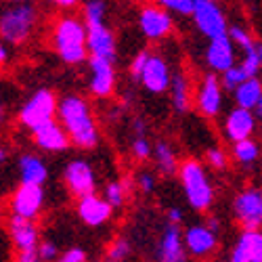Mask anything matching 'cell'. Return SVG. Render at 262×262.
<instances>
[{"instance_id": "1", "label": "cell", "mask_w": 262, "mask_h": 262, "mask_svg": "<svg viewBox=\"0 0 262 262\" xmlns=\"http://www.w3.org/2000/svg\"><path fill=\"white\" fill-rule=\"evenodd\" d=\"M57 116L68 130L72 145L80 149H95L99 145V128L91 105L78 95H68L59 101Z\"/></svg>"}, {"instance_id": "2", "label": "cell", "mask_w": 262, "mask_h": 262, "mask_svg": "<svg viewBox=\"0 0 262 262\" xmlns=\"http://www.w3.org/2000/svg\"><path fill=\"white\" fill-rule=\"evenodd\" d=\"M86 24L76 17H61L53 30V47L59 53L61 61L68 65H80L89 61V47H86Z\"/></svg>"}, {"instance_id": "3", "label": "cell", "mask_w": 262, "mask_h": 262, "mask_svg": "<svg viewBox=\"0 0 262 262\" xmlns=\"http://www.w3.org/2000/svg\"><path fill=\"white\" fill-rule=\"evenodd\" d=\"M179 179L185 191L187 204L195 210V212H206L212 208L214 204V187L212 181L208 177L206 168L202 166V162L198 160H185L179 168Z\"/></svg>"}, {"instance_id": "4", "label": "cell", "mask_w": 262, "mask_h": 262, "mask_svg": "<svg viewBox=\"0 0 262 262\" xmlns=\"http://www.w3.org/2000/svg\"><path fill=\"white\" fill-rule=\"evenodd\" d=\"M38 24V13L30 3H17L0 13V38L11 47H24Z\"/></svg>"}, {"instance_id": "5", "label": "cell", "mask_w": 262, "mask_h": 262, "mask_svg": "<svg viewBox=\"0 0 262 262\" xmlns=\"http://www.w3.org/2000/svg\"><path fill=\"white\" fill-rule=\"evenodd\" d=\"M57 107H59V101L53 95V91L40 89L24 105H21V109H19V124L26 126L28 130H36L38 126L55 120Z\"/></svg>"}, {"instance_id": "6", "label": "cell", "mask_w": 262, "mask_h": 262, "mask_svg": "<svg viewBox=\"0 0 262 262\" xmlns=\"http://www.w3.org/2000/svg\"><path fill=\"white\" fill-rule=\"evenodd\" d=\"M193 21L198 30L208 38H221L229 34V26H227V19L218 7L216 0H195V7H193Z\"/></svg>"}, {"instance_id": "7", "label": "cell", "mask_w": 262, "mask_h": 262, "mask_svg": "<svg viewBox=\"0 0 262 262\" xmlns=\"http://www.w3.org/2000/svg\"><path fill=\"white\" fill-rule=\"evenodd\" d=\"M233 214L244 229H262V191L256 187L237 193Z\"/></svg>"}, {"instance_id": "8", "label": "cell", "mask_w": 262, "mask_h": 262, "mask_svg": "<svg viewBox=\"0 0 262 262\" xmlns=\"http://www.w3.org/2000/svg\"><path fill=\"white\" fill-rule=\"evenodd\" d=\"M63 181L74 198H84V195L95 193V189H97L95 170L86 160H72L65 166Z\"/></svg>"}, {"instance_id": "9", "label": "cell", "mask_w": 262, "mask_h": 262, "mask_svg": "<svg viewBox=\"0 0 262 262\" xmlns=\"http://www.w3.org/2000/svg\"><path fill=\"white\" fill-rule=\"evenodd\" d=\"M42 206H45V189H42V185L21 183L11 198L13 214L24 216V218H32V221H36L40 216Z\"/></svg>"}, {"instance_id": "10", "label": "cell", "mask_w": 262, "mask_h": 262, "mask_svg": "<svg viewBox=\"0 0 262 262\" xmlns=\"http://www.w3.org/2000/svg\"><path fill=\"white\" fill-rule=\"evenodd\" d=\"M195 105L204 118H216L223 107V82L214 72L206 74L195 93Z\"/></svg>"}, {"instance_id": "11", "label": "cell", "mask_w": 262, "mask_h": 262, "mask_svg": "<svg viewBox=\"0 0 262 262\" xmlns=\"http://www.w3.org/2000/svg\"><path fill=\"white\" fill-rule=\"evenodd\" d=\"M139 28L149 40H162L172 32V17L162 5H147L141 9Z\"/></svg>"}, {"instance_id": "12", "label": "cell", "mask_w": 262, "mask_h": 262, "mask_svg": "<svg viewBox=\"0 0 262 262\" xmlns=\"http://www.w3.org/2000/svg\"><path fill=\"white\" fill-rule=\"evenodd\" d=\"M89 70H91V82L89 89L97 99H107L112 97L116 89V70H114V61H107L101 57L89 59Z\"/></svg>"}, {"instance_id": "13", "label": "cell", "mask_w": 262, "mask_h": 262, "mask_svg": "<svg viewBox=\"0 0 262 262\" xmlns=\"http://www.w3.org/2000/svg\"><path fill=\"white\" fill-rule=\"evenodd\" d=\"M32 135H34L36 147L47 151V154H61V151L72 147V139L68 135V130L57 120H51L47 124L38 126L36 130H32Z\"/></svg>"}, {"instance_id": "14", "label": "cell", "mask_w": 262, "mask_h": 262, "mask_svg": "<svg viewBox=\"0 0 262 262\" xmlns=\"http://www.w3.org/2000/svg\"><path fill=\"white\" fill-rule=\"evenodd\" d=\"M256 114L252 109L246 107H239L235 105V109L227 114L225 124H223V133L231 143L237 141H244V139H252L256 133Z\"/></svg>"}, {"instance_id": "15", "label": "cell", "mask_w": 262, "mask_h": 262, "mask_svg": "<svg viewBox=\"0 0 262 262\" xmlns=\"http://www.w3.org/2000/svg\"><path fill=\"white\" fill-rule=\"evenodd\" d=\"M76 212L86 227H101L112 218L114 206L105 198H101V195L91 193V195H84V198H78Z\"/></svg>"}, {"instance_id": "16", "label": "cell", "mask_w": 262, "mask_h": 262, "mask_svg": "<svg viewBox=\"0 0 262 262\" xmlns=\"http://www.w3.org/2000/svg\"><path fill=\"white\" fill-rule=\"evenodd\" d=\"M187 248L179 225L168 223L156 250V262H187Z\"/></svg>"}, {"instance_id": "17", "label": "cell", "mask_w": 262, "mask_h": 262, "mask_svg": "<svg viewBox=\"0 0 262 262\" xmlns=\"http://www.w3.org/2000/svg\"><path fill=\"white\" fill-rule=\"evenodd\" d=\"M170 80H172V74H170L166 59L162 55H149L143 76H141V84L149 93L162 95L170 89Z\"/></svg>"}, {"instance_id": "18", "label": "cell", "mask_w": 262, "mask_h": 262, "mask_svg": "<svg viewBox=\"0 0 262 262\" xmlns=\"http://www.w3.org/2000/svg\"><path fill=\"white\" fill-rule=\"evenodd\" d=\"M183 239L187 252L195 258L210 256L218 246L216 231H212L208 225H191L189 229L183 231Z\"/></svg>"}, {"instance_id": "19", "label": "cell", "mask_w": 262, "mask_h": 262, "mask_svg": "<svg viewBox=\"0 0 262 262\" xmlns=\"http://www.w3.org/2000/svg\"><path fill=\"white\" fill-rule=\"evenodd\" d=\"M262 258V233L260 229H244L231 250L229 262H258Z\"/></svg>"}, {"instance_id": "20", "label": "cell", "mask_w": 262, "mask_h": 262, "mask_svg": "<svg viewBox=\"0 0 262 262\" xmlns=\"http://www.w3.org/2000/svg\"><path fill=\"white\" fill-rule=\"evenodd\" d=\"M206 63L214 74H223L225 70L235 65V45L229 38V34L210 40L206 49Z\"/></svg>"}, {"instance_id": "21", "label": "cell", "mask_w": 262, "mask_h": 262, "mask_svg": "<svg viewBox=\"0 0 262 262\" xmlns=\"http://www.w3.org/2000/svg\"><path fill=\"white\" fill-rule=\"evenodd\" d=\"M89 36H86V47L93 57H101L107 61H116L118 57V49H116V38L105 24L103 26H93L86 28Z\"/></svg>"}, {"instance_id": "22", "label": "cell", "mask_w": 262, "mask_h": 262, "mask_svg": "<svg viewBox=\"0 0 262 262\" xmlns=\"http://www.w3.org/2000/svg\"><path fill=\"white\" fill-rule=\"evenodd\" d=\"M9 231H11V239H13V246L17 252L36 250L40 244L38 229H36L32 218H24V216L13 214L11 221H9Z\"/></svg>"}, {"instance_id": "23", "label": "cell", "mask_w": 262, "mask_h": 262, "mask_svg": "<svg viewBox=\"0 0 262 262\" xmlns=\"http://www.w3.org/2000/svg\"><path fill=\"white\" fill-rule=\"evenodd\" d=\"M19 179L21 183H34V185H45L49 179V168L40 156L24 154L19 158Z\"/></svg>"}, {"instance_id": "24", "label": "cell", "mask_w": 262, "mask_h": 262, "mask_svg": "<svg viewBox=\"0 0 262 262\" xmlns=\"http://www.w3.org/2000/svg\"><path fill=\"white\" fill-rule=\"evenodd\" d=\"M170 101L174 112L187 114L191 107V82L183 72H177L170 80Z\"/></svg>"}, {"instance_id": "25", "label": "cell", "mask_w": 262, "mask_h": 262, "mask_svg": "<svg viewBox=\"0 0 262 262\" xmlns=\"http://www.w3.org/2000/svg\"><path fill=\"white\" fill-rule=\"evenodd\" d=\"M260 97H262V80H260L258 76H254V78H246V80L233 91V99H235V103H237L239 107L252 109V112H254V107L258 105Z\"/></svg>"}, {"instance_id": "26", "label": "cell", "mask_w": 262, "mask_h": 262, "mask_svg": "<svg viewBox=\"0 0 262 262\" xmlns=\"http://www.w3.org/2000/svg\"><path fill=\"white\" fill-rule=\"evenodd\" d=\"M154 160L158 164V168L166 174V177H170V174L174 172H179V158H177V151L172 149L170 143L166 141H158L154 145Z\"/></svg>"}, {"instance_id": "27", "label": "cell", "mask_w": 262, "mask_h": 262, "mask_svg": "<svg viewBox=\"0 0 262 262\" xmlns=\"http://www.w3.org/2000/svg\"><path fill=\"white\" fill-rule=\"evenodd\" d=\"M260 154H262V147L254 139H244V141L233 143V160L239 166H252V164H256Z\"/></svg>"}, {"instance_id": "28", "label": "cell", "mask_w": 262, "mask_h": 262, "mask_svg": "<svg viewBox=\"0 0 262 262\" xmlns=\"http://www.w3.org/2000/svg\"><path fill=\"white\" fill-rule=\"evenodd\" d=\"M105 15H107L105 0H89V3L84 5V24H86V28L103 26Z\"/></svg>"}, {"instance_id": "29", "label": "cell", "mask_w": 262, "mask_h": 262, "mask_svg": "<svg viewBox=\"0 0 262 262\" xmlns=\"http://www.w3.org/2000/svg\"><path fill=\"white\" fill-rule=\"evenodd\" d=\"M103 198L109 204H112L114 208H122L124 202H126V198H128V185L124 181H112V183H107Z\"/></svg>"}, {"instance_id": "30", "label": "cell", "mask_w": 262, "mask_h": 262, "mask_svg": "<svg viewBox=\"0 0 262 262\" xmlns=\"http://www.w3.org/2000/svg\"><path fill=\"white\" fill-rule=\"evenodd\" d=\"M248 76H246V72L242 70V65H233V68H229V70H225L223 74H221V82H223V89L225 91H235L239 84H242L244 80H246Z\"/></svg>"}, {"instance_id": "31", "label": "cell", "mask_w": 262, "mask_h": 262, "mask_svg": "<svg viewBox=\"0 0 262 262\" xmlns=\"http://www.w3.org/2000/svg\"><path fill=\"white\" fill-rule=\"evenodd\" d=\"M242 70L246 72L248 78H254L258 76V72L262 70V63H260V53H258V45L250 51H244V59H242Z\"/></svg>"}, {"instance_id": "32", "label": "cell", "mask_w": 262, "mask_h": 262, "mask_svg": "<svg viewBox=\"0 0 262 262\" xmlns=\"http://www.w3.org/2000/svg\"><path fill=\"white\" fill-rule=\"evenodd\" d=\"M130 149H133V156L139 162H145L149 158H154V145H151V141L147 139V135H135Z\"/></svg>"}, {"instance_id": "33", "label": "cell", "mask_w": 262, "mask_h": 262, "mask_svg": "<svg viewBox=\"0 0 262 262\" xmlns=\"http://www.w3.org/2000/svg\"><path fill=\"white\" fill-rule=\"evenodd\" d=\"M229 38L233 40V45H235V47H239L242 51H250V49H254V47H256V42L252 40V36H250L244 28H239V26L229 28Z\"/></svg>"}, {"instance_id": "34", "label": "cell", "mask_w": 262, "mask_h": 262, "mask_svg": "<svg viewBox=\"0 0 262 262\" xmlns=\"http://www.w3.org/2000/svg\"><path fill=\"white\" fill-rule=\"evenodd\" d=\"M128 256H130V244H128V239L118 237L116 242L109 246L107 258H112V260H116V262H124Z\"/></svg>"}, {"instance_id": "35", "label": "cell", "mask_w": 262, "mask_h": 262, "mask_svg": "<svg viewBox=\"0 0 262 262\" xmlns=\"http://www.w3.org/2000/svg\"><path fill=\"white\" fill-rule=\"evenodd\" d=\"M158 3L164 9L174 11L179 15H193V7H195V0H158Z\"/></svg>"}, {"instance_id": "36", "label": "cell", "mask_w": 262, "mask_h": 262, "mask_svg": "<svg viewBox=\"0 0 262 262\" xmlns=\"http://www.w3.org/2000/svg\"><path fill=\"white\" fill-rule=\"evenodd\" d=\"M206 160H208V164H210L212 168H216V170L227 168V154H225V149H221V147H210V149L206 151Z\"/></svg>"}, {"instance_id": "37", "label": "cell", "mask_w": 262, "mask_h": 262, "mask_svg": "<svg viewBox=\"0 0 262 262\" xmlns=\"http://www.w3.org/2000/svg\"><path fill=\"white\" fill-rule=\"evenodd\" d=\"M38 256L42 262H55L59 258V248L55 242H49V239H45V242L38 244Z\"/></svg>"}, {"instance_id": "38", "label": "cell", "mask_w": 262, "mask_h": 262, "mask_svg": "<svg viewBox=\"0 0 262 262\" xmlns=\"http://www.w3.org/2000/svg\"><path fill=\"white\" fill-rule=\"evenodd\" d=\"M149 51H141L135 55L133 63H130V76H133V80L141 82V76H143V70H145V65H147V59H149Z\"/></svg>"}, {"instance_id": "39", "label": "cell", "mask_w": 262, "mask_h": 262, "mask_svg": "<svg viewBox=\"0 0 262 262\" xmlns=\"http://www.w3.org/2000/svg\"><path fill=\"white\" fill-rule=\"evenodd\" d=\"M137 187L141 193L149 195V193H154L156 191V177L151 172H139L137 174Z\"/></svg>"}, {"instance_id": "40", "label": "cell", "mask_w": 262, "mask_h": 262, "mask_svg": "<svg viewBox=\"0 0 262 262\" xmlns=\"http://www.w3.org/2000/svg\"><path fill=\"white\" fill-rule=\"evenodd\" d=\"M57 262H89V256L82 248H70L57 258Z\"/></svg>"}, {"instance_id": "41", "label": "cell", "mask_w": 262, "mask_h": 262, "mask_svg": "<svg viewBox=\"0 0 262 262\" xmlns=\"http://www.w3.org/2000/svg\"><path fill=\"white\" fill-rule=\"evenodd\" d=\"M15 262H42L38 256V248L36 250H21L15 256Z\"/></svg>"}, {"instance_id": "42", "label": "cell", "mask_w": 262, "mask_h": 262, "mask_svg": "<svg viewBox=\"0 0 262 262\" xmlns=\"http://www.w3.org/2000/svg\"><path fill=\"white\" fill-rule=\"evenodd\" d=\"M166 216H168V223H172V225H181L185 221V214L181 208H170Z\"/></svg>"}, {"instance_id": "43", "label": "cell", "mask_w": 262, "mask_h": 262, "mask_svg": "<svg viewBox=\"0 0 262 262\" xmlns=\"http://www.w3.org/2000/svg\"><path fill=\"white\" fill-rule=\"evenodd\" d=\"M7 61H9V51H7V42L0 38V70L7 65Z\"/></svg>"}, {"instance_id": "44", "label": "cell", "mask_w": 262, "mask_h": 262, "mask_svg": "<svg viewBox=\"0 0 262 262\" xmlns=\"http://www.w3.org/2000/svg\"><path fill=\"white\" fill-rule=\"evenodd\" d=\"M133 128H135V135H147V124L143 118H137L133 122Z\"/></svg>"}, {"instance_id": "45", "label": "cell", "mask_w": 262, "mask_h": 262, "mask_svg": "<svg viewBox=\"0 0 262 262\" xmlns=\"http://www.w3.org/2000/svg\"><path fill=\"white\" fill-rule=\"evenodd\" d=\"M206 225H208V227H210L212 231H216V233H218V231H221V221H218V218H216V216H208V221H206Z\"/></svg>"}, {"instance_id": "46", "label": "cell", "mask_w": 262, "mask_h": 262, "mask_svg": "<svg viewBox=\"0 0 262 262\" xmlns=\"http://www.w3.org/2000/svg\"><path fill=\"white\" fill-rule=\"evenodd\" d=\"M53 5H59V7H63V9H70V7H76V3L78 0H51Z\"/></svg>"}, {"instance_id": "47", "label": "cell", "mask_w": 262, "mask_h": 262, "mask_svg": "<svg viewBox=\"0 0 262 262\" xmlns=\"http://www.w3.org/2000/svg\"><path fill=\"white\" fill-rule=\"evenodd\" d=\"M254 114H256V118H258V120H262V97H260L258 105L254 107Z\"/></svg>"}, {"instance_id": "48", "label": "cell", "mask_w": 262, "mask_h": 262, "mask_svg": "<svg viewBox=\"0 0 262 262\" xmlns=\"http://www.w3.org/2000/svg\"><path fill=\"white\" fill-rule=\"evenodd\" d=\"M7 158H9V151H7L5 147H0V164L7 162Z\"/></svg>"}, {"instance_id": "49", "label": "cell", "mask_w": 262, "mask_h": 262, "mask_svg": "<svg viewBox=\"0 0 262 262\" xmlns=\"http://www.w3.org/2000/svg\"><path fill=\"white\" fill-rule=\"evenodd\" d=\"M5 116H7V112H5V105H3V101H0V122L5 120Z\"/></svg>"}, {"instance_id": "50", "label": "cell", "mask_w": 262, "mask_h": 262, "mask_svg": "<svg viewBox=\"0 0 262 262\" xmlns=\"http://www.w3.org/2000/svg\"><path fill=\"white\" fill-rule=\"evenodd\" d=\"M258 53H260V63H262V45H258Z\"/></svg>"}, {"instance_id": "51", "label": "cell", "mask_w": 262, "mask_h": 262, "mask_svg": "<svg viewBox=\"0 0 262 262\" xmlns=\"http://www.w3.org/2000/svg\"><path fill=\"white\" fill-rule=\"evenodd\" d=\"M11 3H30V0H11Z\"/></svg>"}, {"instance_id": "52", "label": "cell", "mask_w": 262, "mask_h": 262, "mask_svg": "<svg viewBox=\"0 0 262 262\" xmlns=\"http://www.w3.org/2000/svg\"><path fill=\"white\" fill-rule=\"evenodd\" d=\"M105 262H116V260H112V258H107V260H105Z\"/></svg>"}, {"instance_id": "53", "label": "cell", "mask_w": 262, "mask_h": 262, "mask_svg": "<svg viewBox=\"0 0 262 262\" xmlns=\"http://www.w3.org/2000/svg\"><path fill=\"white\" fill-rule=\"evenodd\" d=\"M260 233H262V229H260Z\"/></svg>"}]
</instances>
